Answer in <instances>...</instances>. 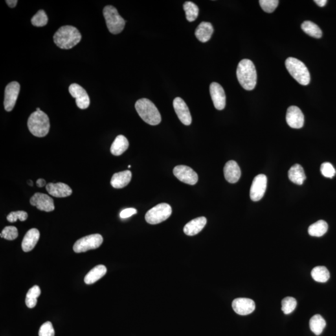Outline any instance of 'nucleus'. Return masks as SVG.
<instances>
[{
	"label": "nucleus",
	"mask_w": 336,
	"mask_h": 336,
	"mask_svg": "<svg viewBox=\"0 0 336 336\" xmlns=\"http://www.w3.org/2000/svg\"><path fill=\"white\" fill-rule=\"evenodd\" d=\"M132 174L130 171H124L116 173L112 177L111 183L113 188L122 189L128 185L131 181Z\"/></svg>",
	"instance_id": "obj_22"
},
{
	"label": "nucleus",
	"mask_w": 336,
	"mask_h": 336,
	"mask_svg": "<svg viewBox=\"0 0 336 336\" xmlns=\"http://www.w3.org/2000/svg\"><path fill=\"white\" fill-rule=\"evenodd\" d=\"M48 192L52 196L65 197L72 194V190L66 184L63 183L48 184L46 186Z\"/></svg>",
	"instance_id": "obj_19"
},
{
	"label": "nucleus",
	"mask_w": 336,
	"mask_h": 336,
	"mask_svg": "<svg viewBox=\"0 0 336 336\" xmlns=\"http://www.w3.org/2000/svg\"><path fill=\"white\" fill-rule=\"evenodd\" d=\"M28 213L25 211L12 212L7 216V220L10 223H14L17 220L21 222L25 221L28 219Z\"/></svg>",
	"instance_id": "obj_37"
},
{
	"label": "nucleus",
	"mask_w": 336,
	"mask_h": 336,
	"mask_svg": "<svg viewBox=\"0 0 336 336\" xmlns=\"http://www.w3.org/2000/svg\"><path fill=\"white\" fill-rule=\"evenodd\" d=\"M28 184H29V185H30V186H33V183H32V181H31V180H30V181H28Z\"/></svg>",
	"instance_id": "obj_44"
},
{
	"label": "nucleus",
	"mask_w": 336,
	"mask_h": 336,
	"mask_svg": "<svg viewBox=\"0 0 336 336\" xmlns=\"http://www.w3.org/2000/svg\"><path fill=\"white\" fill-rule=\"evenodd\" d=\"M138 115L146 124L157 125L161 121V116L155 105L148 98H141L135 104Z\"/></svg>",
	"instance_id": "obj_3"
},
{
	"label": "nucleus",
	"mask_w": 336,
	"mask_h": 336,
	"mask_svg": "<svg viewBox=\"0 0 336 336\" xmlns=\"http://www.w3.org/2000/svg\"><path fill=\"white\" fill-rule=\"evenodd\" d=\"M6 3L10 8H13L16 6L17 1V0H6Z\"/></svg>",
	"instance_id": "obj_41"
},
{
	"label": "nucleus",
	"mask_w": 336,
	"mask_h": 336,
	"mask_svg": "<svg viewBox=\"0 0 336 336\" xmlns=\"http://www.w3.org/2000/svg\"><path fill=\"white\" fill-rule=\"evenodd\" d=\"M282 309L285 315H289L295 310L297 306V302L293 297H286L282 302Z\"/></svg>",
	"instance_id": "obj_34"
},
{
	"label": "nucleus",
	"mask_w": 336,
	"mask_h": 336,
	"mask_svg": "<svg viewBox=\"0 0 336 336\" xmlns=\"http://www.w3.org/2000/svg\"><path fill=\"white\" fill-rule=\"evenodd\" d=\"M20 91V85L17 82L8 83L4 91V107L6 111L11 112L16 105Z\"/></svg>",
	"instance_id": "obj_9"
},
{
	"label": "nucleus",
	"mask_w": 336,
	"mask_h": 336,
	"mask_svg": "<svg viewBox=\"0 0 336 336\" xmlns=\"http://www.w3.org/2000/svg\"><path fill=\"white\" fill-rule=\"evenodd\" d=\"M172 214V208L169 204L162 203L151 208L147 212L145 219L149 224H158L167 220Z\"/></svg>",
	"instance_id": "obj_7"
},
{
	"label": "nucleus",
	"mask_w": 336,
	"mask_h": 336,
	"mask_svg": "<svg viewBox=\"0 0 336 336\" xmlns=\"http://www.w3.org/2000/svg\"><path fill=\"white\" fill-rule=\"evenodd\" d=\"M237 77L243 89L247 91H252L255 89L257 80V74L252 61L245 59L239 63L237 69Z\"/></svg>",
	"instance_id": "obj_1"
},
{
	"label": "nucleus",
	"mask_w": 336,
	"mask_h": 336,
	"mask_svg": "<svg viewBox=\"0 0 336 336\" xmlns=\"http://www.w3.org/2000/svg\"><path fill=\"white\" fill-rule=\"evenodd\" d=\"M326 325V320L320 315L313 316L309 320V327L311 330L316 336H319L322 333Z\"/></svg>",
	"instance_id": "obj_27"
},
{
	"label": "nucleus",
	"mask_w": 336,
	"mask_h": 336,
	"mask_svg": "<svg viewBox=\"0 0 336 336\" xmlns=\"http://www.w3.org/2000/svg\"><path fill=\"white\" fill-rule=\"evenodd\" d=\"M207 223V219L204 217H197L186 224L184 227V234L189 236H194L199 234Z\"/></svg>",
	"instance_id": "obj_20"
},
{
	"label": "nucleus",
	"mask_w": 336,
	"mask_h": 336,
	"mask_svg": "<svg viewBox=\"0 0 336 336\" xmlns=\"http://www.w3.org/2000/svg\"><path fill=\"white\" fill-rule=\"evenodd\" d=\"M103 237L101 235L96 234L82 237L75 243L74 251L76 253H82L90 250L97 249L102 244Z\"/></svg>",
	"instance_id": "obj_8"
},
{
	"label": "nucleus",
	"mask_w": 336,
	"mask_h": 336,
	"mask_svg": "<svg viewBox=\"0 0 336 336\" xmlns=\"http://www.w3.org/2000/svg\"><path fill=\"white\" fill-rule=\"evenodd\" d=\"M213 32H214V28L211 23L208 22H202L197 26L195 32V35L199 41L202 43H206L211 38Z\"/></svg>",
	"instance_id": "obj_23"
},
{
	"label": "nucleus",
	"mask_w": 336,
	"mask_h": 336,
	"mask_svg": "<svg viewBox=\"0 0 336 336\" xmlns=\"http://www.w3.org/2000/svg\"><path fill=\"white\" fill-rule=\"evenodd\" d=\"M285 65L291 76L301 85H307L310 82V74L308 69L302 61L298 59L288 58Z\"/></svg>",
	"instance_id": "obj_5"
},
{
	"label": "nucleus",
	"mask_w": 336,
	"mask_h": 336,
	"mask_svg": "<svg viewBox=\"0 0 336 336\" xmlns=\"http://www.w3.org/2000/svg\"><path fill=\"white\" fill-rule=\"evenodd\" d=\"M185 11L187 20L190 22L194 21L199 15V8L193 2L186 1L183 5Z\"/></svg>",
	"instance_id": "obj_31"
},
{
	"label": "nucleus",
	"mask_w": 336,
	"mask_h": 336,
	"mask_svg": "<svg viewBox=\"0 0 336 336\" xmlns=\"http://www.w3.org/2000/svg\"><path fill=\"white\" fill-rule=\"evenodd\" d=\"M41 295V289L38 286L35 285L28 291L26 297V304L29 308H33L36 306L37 298Z\"/></svg>",
	"instance_id": "obj_32"
},
{
	"label": "nucleus",
	"mask_w": 336,
	"mask_h": 336,
	"mask_svg": "<svg viewBox=\"0 0 336 336\" xmlns=\"http://www.w3.org/2000/svg\"><path fill=\"white\" fill-rule=\"evenodd\" d=\"M267 186V177L265 175L256 176L250 188V199L254 202L260 201L264 195Z\"/></svg>",
	"instance_id": "obj_10"
},
{
	"label": "nucleus",
	"mask_w": 336,
	"mask_h": 336,
	"mask_svg": "<svg viewBox=\"0 0 336 336\" xmlns=\"http://www.w3.org/2000/svg\"><path fill=\"white\" fill-rule=\"evenodd\" d=\"M314 1H315L318 6H320V7H324L326 3H328L327 0H315Z\"/></svg>",
	"instance_id": "obj_43"
},
{
	"label": "nucleus",
	"mask_w": 336,
	"mask_h": 336,
	"mask_svg": "<svg viewBox=\"0 0 336 336\" xmlns=\"http://www.w3.org/2000/svg\"><path fill=\"white\" fill-rule=\"evenodd\" d=\"M259 3L264 12L271 13L277 8L279 1L278 0H260Z\"/></svg>",
	"instance_id": "obj_36"
},
{
	"label": "nucleus",
	"mask_w": 336,
	"mask_h": 336,
	"mask_svg": "<svg viewBox=\"0 0 336 336\" xmlns=\"http://www.w3.org/2000/svg\"><path fill=\"white\" fill-rule=\"evenodd\" d=\"M210 94L215 108L222 111L225 108L226 96L223 87L219 83L212 82L210 85Z\"/></svg>",
	"instance_id": "obj_14"
},
{
	"label": "nucleus",
	"mask_w": 336,
	"mask_h": 336,
	"mask_svg": "<svg viewBox=\"0 0 336 336\" xmlns=\"http://www.w3.org/2000/svg\"><path fill=\"white\" fill-rule=\"evenodd\" d=\"M302 29L305 33L315 38H320L322 36V31L319 26L311 21H306L303 23Z\"/></svg>",
	"instance_id": "obj_30"
},
{
	"label": "nucleus",
	"mask_w": 336,
	"mask_h": 336,
	"mask_svg": "<svg viewBox=\"0 0 336 336\" xmlns=\"http://www.w3.org/2000/svg\"><path fill=\"white\" fill-rule=\"evenodd\" d=\"M288 177L292 183L298 185H302L306 179L303 167L299 164H295L289 169Z\"/></svg>",
	"instance_id": "obj_25"
},
{
	"label": "nucleus",
	"mask_w": 336,
	"mask_h": 336,
	"mask_svg": "<svg viewBox=\"0 0 336 336\" xmlns=\"http://www.w3.org/2000/svg\"><path fill=\"white\" fill-rule=\"evenodd\" d=\"M0 236L6 240H13L18 236V231H17L16 227H14V226H8V227L4 228L0 234Z\"/></svg>",
	"instance_id": "obj_35"
},
{
	"label": "nucleus",
	"mask_w": 336,
	"mask_h": 336,
	"mask_svg": "<svg viewBox=\"0 0 336 336\" xmlns=\"http://www.w3.org/2000/svg\"><path fill=\"white\" fill-rule=\"evenodd\" d=\"M36 184L37 187L39 188H43L44 186H46V182L45 179H38L37 180Z\"/></svg>",
	"instance_id": "obj_42"
},
{
	"label": "nucleus",
	"mask_w": 336,
	"mask_h": 336,
	"mask_svg": "<svg viewBox=\"0 0 336 336\" xmlns=\"http://www.w3.org/2000/svg\"><path fill=\"white\" fill-rule=\"evenodd\" d=\"M128 168H131V166H130V165H129V166H128Z\"/></svg>",
	"instance_id": "obj_46"
},
{
	"label": "nucleus",
	"mask_w": 336,
	"mask_h": 336,
	"mask_svg": "<svg viewBox=\"0 0 336 336\" xmlns=\"http://www.w3.org/2000/svg\"><path fill=\"white\" fill-rule=\"evenodd\" d=\"M69 93L76 98L77 106L80 109H86L89 107L90 98L87 92L78 83H72L69 88Z\"/></svg>",
	"instance_id": "obj_12"
},
{
	"label": "nucleus",
	"mask_w": 336,
	"mask_h": 336,
	"mask_svg": "<svg viewBox=\"0 0 336 336\" xmlns=\"http://www.w3.org/2000/svg\"><path fill=\"white\" fill-rule=\"evenodd\" d=\"M55 332L51 322H46L41 326L39 331V336H54Z\"/></svg>",
	"instance_id": "obj_39"
},
{
	"label": "nucleus",
	"mask_w": 336,
	"mask_h": 336,
	"mask_svg": "<svg viewBox=\"0 0 336 336\" xmlns=\"http://www.w3.org/2000/svg\"><path fill=\"white\" fill-rule=\"evenodd\" d=\"M107 268L103 265L96 266L86 274L84 278V282L87 285L93 284L97 282L107 273Z\"/></svg>",
	"instance_id": "obj_24"
},
{
	"label": "nucleus",
	"mask_w": 336,
	"mask_h": 336,
	"mask_svg": "<svg viewBox=\"0 0 336 336\" xmlns=\"http://www.w3.org/2000/svg\"><path fill=\"white\" fill-rule=\"evenodd\" d=\"M82 36L76 28L72 26H64L59 28L54 35V42L63 49H70L78 45Z\"/></svg>",
	"instance_id": "obj_2"
},
{
	"label": "nucleus",
	"mask_w": 336,
	"mask_h": 336,
	"mask_svg": "<svg viewBox=\"0 0 336 336\" xmlns=\"http://www.w3.org/2000/svg\"><path fill=\"white\" fill-rule=\"evenodd\" d=\"M48 17L45 11L39 10L32 19V25L36 27H43L47 25Z\"/></svg>",
	"instance_id": "obj_33"
},
{
	"label": "nucleus",
	"mask_w": 336,
	"mask_h": 336,
	"mask_svg": "<svg viewBox=\"0 0 336 336\" xmlns=\"http://www.w3.org/2000/svg\"><path fill=\"white\" fill-rule=\"evenodd\" d=\"M30 204L36 206L37 209L45 212H51L54 210V201L51 197L45 194L36 192L30 199Z\"/></svg>",
	"instance_id": "obj_13"
},
{
	"label": "nucleus",
	"mask_w": 336,
	"mask_h": 336,
	"mask_svg": "<svg viewBox=\"0 0 336 336\" xmlns=\"http://www.w3.org/2000/svg\"><path fill=\"white\" fill-rule=\"evenodd\" d=\"M129 143L127 138L124 135H118L112 144L111 151L114 156L122 155L128 148Z\"/></svg>",
	"instance_id": "obj_26"
},
{
	"label": "nucleus",
	"mask_w": 336,
	"mask_h": 336,
	"mask_svg": "<svg viewBox=\"0 0 336 336\" xmlns=\"http://www.w3.org/2000/svg\"><path fill=\"white\" fill-rule=\"evenodd\" d=\"M103 14L106 21L107 28L112 34H119L124 30L126 22L120 16L117 10L114 6H105L103 11Z\"/></svg>",
	"instance_id": "obj_6"
},
{
	"label": "nucleus",
	"mask_w": 336,
	"mask_h": 336,
	"mask_svg": "<svg viewBox=\"0 0 336 336\" xmlns=\"http://www.w3.org/2000/svg\"><path fill=\"white\" fill-rule=\"evenodd\" d=\"M173 173L180 181L184 183L194 185L198 181V175L190 167L179 165L176 166Z\"/></svg>",
	"instance_id": "obj_11"
},
{
	"label": "nucleus",
	"mask_w": 336,
	"mask_h": 336,
	"mask_svg": "<svg viewBox=\"0 0 336 336\" xmlns=\"http://www.w3.org/2000/svg\"><path fill=\"white\" fill-rule=\"evenodd\" d=\"M40 237V233L37 228H32L26 233L22 241V249L24 252L32 251L36 245Z\"/></svg>",
	"instance_id": "obj_21"
},
{
	"label": "nucleus",
	"mask_w": 336,
	"mask_h": 336,
	"mask_svg": "<svg viewBox=\"0 0 336 336\" xmlns=\"http://www.w3.org/2000/svg\"><path fill=\"white\" fill-rule=\"evenodd\" d=\"M173 107L180 121L184 125H190L192 122V116L185 102L181 98H175L173 101Z\"/></svg>",
	"instance_id": "obj_17"
},
{
	"label": "nucleus",
	"mask_w": 336,
	"mask_h": 336,
	"mask_svg": "<svg viewBox=\"0 0 336 336\" xmlns=\"http://www.w3.org/2000/svg\"><path fill=\"white\" fill-rule=\"evenodd\" d=\"M286 120L291 128L299 129L304 125V115L300 109L296 106H291L288 109Z\"/></svg>",
	"instance_id": "obj_16"
},
{
	"label": "nucleus",
	"mask_w": 336,
	"mask_h": 336,
	"mask_svg": "<svg viewBox=\"0 0 336 336\" xmlns=\"http://www.w3.org/2000/svg\"><path fill=\"white\" fill-rule=\"evenodd\" d=\"M41 111V109H39V108H37V109H36V111Z\"/></svg>",
	"instance_id": "obj_45"
},
{
	"label": "nucleus",
	"mask_w": 336,
	"mask_h": 336,
	"mask_svg": "<svg viewBox=\"0 0 336 336\" xmlns=\"http://www.w3.org/2000/svg\"><path fill=\"white\" fill-rule=\"evenodd\" d=\"M320 172L324 177L333 178L336 175V171L330 162H324L320 166Z\"/></svg>",
	"instance_id": "obj_38"
},
{
	"label": "nucleus",
	"mask_w": 336,
	"mask_h": 336,
	"mask_svg": "<svg viewBox=\"0 0 336 336\" xmlns=\"http://www.w3.org/2000/svg\"><path fill=\"white\" fill-rule=\"evenodd\" d=\"M328 225L326 221L320 220L312 224L308 228V233L311 236L321 237L328 231Z\"/></svg>",
	"instance_id": "obj_28"
},
{
	"label": "nucleus",
	"mask_w": 336,
	"mask_h": 336,
	"mask_svg": "<svg viewBox=\"0 0 336 336\" xmlns=\"http://www.w3.org/2000/svg\"><path fill=\"white\" fill-rule=\"evenodd\" d=\"M28 127L35 137H45L49 131V118L43 111L32 112L28 118Z\"/></svg>",
	"instance_id": "obj_4"
},
{
	"label": "nucleus",
	"mask_w": 336,
	"mask_h": 336,
	"mask_svg": "<svg viewBox=\"0 0 336 336\" xmlns=\"http://www.w3.org/2000/svg\"><path fill=\"white\" fill-rule=\"evenodd\" d=\"M232 308L238 315L245 316L253 313L256 309V304L251 299L236 298L233 301Z\"/></svg>",
	"instance_id": "obj_15"
},
{
	"label": "nucleus",
	"mask_w": 336,
	"mask_h": 336,
	"mask_svg": "<svg viewBox=\"0 0 336 336\" xmlns=\"http://www.w3.org/2000/svg\"><path fill=\"white\" fill-rule=\"evenodd\" d=\"M311 276L316 282L320 283H326L330 278L329 270L323 266L314 268L311 271Z\"/></svg>",
	"instance_id": "obj_29"
},
{
	"label": "nucleus",
	"mask_w": 336,
	"mask_h": 336,
	"mask_svg": "<svg viewBox=\"0 0 336 336\" xmlns=\"http://www.w3.org/2000/svg\"><path fill=\"white\" fill-rule=\"evenodd\" d=\"M224 174L228 183H236L241 176L240 167L235 161H228L224 166Z\"/></svg>",
	"instance_id": "obj_18"
},
{
	"label": "nucleus",
	"mask_w": 336,
	"mask_h": 336,
	"mask_svg": "<svg viewBox=\"0 0 336 336\" xmlns=\"http://www.w3.org/2000/svg\"><path fill=\"white\" fill-rule=\"evenodd\" d=\"M137 213V210L134 208H125L120 212V216L122 219L128 218V217L132 216L133 215L136 214Z\"/></svg>",
	"instance_id": "obj_40"
}]
</instances>
